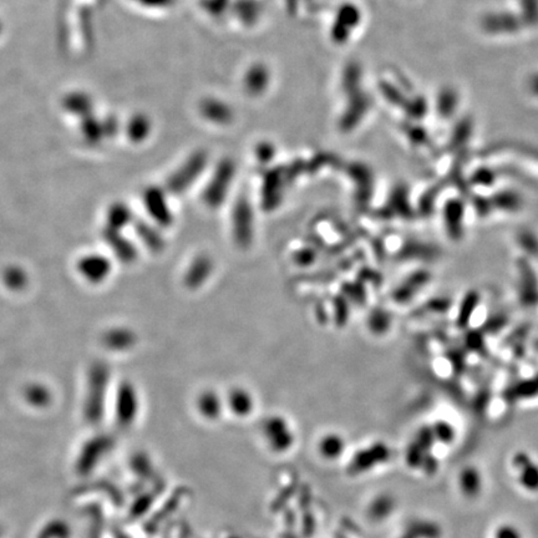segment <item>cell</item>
Returning a JSON list of instances; mask_svg holds the SVG:
<instances>
[{
    "label": "cell",
    "mask_w": 538,
    "mask_h": 538,
    "mask_svg": "<svg viewBox=\"0 0 538 538\" xmlns=\"http://www.w3.org/2000/svg\"><path fill=\"white\" fill-rule=\"evenodd\" d=\"M232 234L239 247L247 248L254 242V213L249 199L241 197L232 210Z\"/></svg>",
    "instance_id": "1"
},
{
    "label": "cell",
    "mask_w": 538,
    "mask_h": 538,
    "mask_svg": "<svg viewBox=\"0 0 538 538\" xmlns=\"http://www.w3.org/2000/svg\"><path fill=\"white\" fill-rule=\"evenodd\" d=\"M234 176V168L223 166L212 176L210 182L202 192V201L208 208L215 210L226 202L228 194L231 191L232 182Z\"/></svg>",
    "instance_id": "2"
},
{
    "label": "cell",
    "mask_w": 538,
    "mask_h": 538,
    "mask_svg": "<svg viewBox=\"0 0 538 538\" xmlns=\"http://www.w3.org/2000/svg\"><path fill=\"white\" fill-rule=\"evenodd\" d=\"M215 264L207 254H199L192 259L184 273V283L189 289H197L210 280Z\"/></svg>",
    "instance_id": "3"
},
{
    "label": "cell",
    "mask_w": 538,
    "mask_h": 538,
    "mask_svg": "<svg viewBox=\"0 0 538 538\" xmlns=\"http://www.w3.org/2000/svg\"><path fill=\"white\" fill-rule=\"evenodd\" d=\"M202 161L201 158L199 160H194L191 162L187 166L183 167L182 171L176 173L173 176L171 182H170V187H171V192L176 194H182L189 191V187L197 181L201 173H202Z\"/></svg>",
    "instance_id": "4"
},
{
    "label": "cell",
    "mask_w": 538,
    "mask_h": 538,
    "mask_svg": "<svg viewBox=\"0 0 538 538\" xmlns=\"http://www.w3.org/2000/svg\"><path fill=\"white\" fill-rule=\"evenodd\" d=\"M517 470L520 471L518 481L525 490L538 491V466L531 458L525 455H517L515 458Z\"/></svg>",
    "instance_id": "5"
},
{
    "label": "cell",
    "mask_w": 538,
    "mask_h": 538,
    "mask_svg": "<svg viewBox=\"0 0 538 538\" xmlns=\"http://www.w3.org/2000/svg\"><path fill=\"white\" fill-rule=\"evenodd\" d=\"M146 204L147 208L154 215V218L161 225H170L173 222V213L170 211V207L167 205L166 199L162 194L161 191L157 189H151L146 196Z\"/></svg>",
    "instance_id": "6"
},
{
    "label": "cell",
    "mask_w": 538,
    "mask_h": 538,
    "mask_svg": "<svg viewBox=\"0 0 538 538\" xmlns=\"http://www.w3.org/2000/svg\"><path fill=\"white\" fill-rule=\"evenodd\" d=\"M460 489L468 497H476L482 489V477L475 468H466L461 471L458 479Z\"/></svg>",
    "instance_id": "7"
},
{
    "label": "cell",
    "mask_w": 538,
    "mask_h": 538,
    "mask_svg": "<svg viewBox=\"0 0 538 538\" xmlns=\"http://www.w3.org/2000/svg\"><path fill=\"white\" fill-rule=\"evenodd\" d=\"M431 431H432L434 439L444 444H451L456 436V431L453 429V426L450 423L442 421V420L431 426Z\"/></svg>",
    "instance_id": "8"
},
{
    "label": "cell",
    "mask_w": 538,
    "mask_h": 538,
    "mask_svg": "<svg viewBox=\"0 0 538 538\" xmlns=\"http://www.w3.org/2000/svg\"><path fill=\"white\" fill-rule=\"evenodd\" d=\"M494 538H523L521 531L513 525H501L496 528Z\"/></svg>",
    "instance_id": "9"
}]
</instances>
